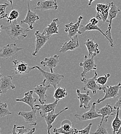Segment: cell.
Returning <instances> with one entry per match:
<instances>
[{
  "mask_svg": "<svg viewBox=\"0 0 121 134\" xmlns=\"http://www.w3.org/2000/svg\"><path fill=\"white\" fill-rule=\"evenodd\" d=\"M37 69L39 70L41 74L44 78L43 82L46 85H49L53 87L55 89L57 88V86L60 84L61 81L65 77L64 75H61L57 73H54L51 72H48L45 71L38 66Z\"/></svg>",
  "mask_w": 121,
  "mask_h": 134,
  "instance_id": "obj_2",
  "label": "cell"
},
{
  "mask_svg": "<svg viewBox=\"0 0 121 134\" xmlns=\"http://www.w3.org/2000/svg\"><path fill=\"white\" fill-rule=\"evenodd\" d=\"M10 115H11V113L8 108L7 104L1 101L0 102V117H4Z\"/></svg>",
  "mask_w": 121,
  "mask_h": 134,
  "instance_id": "obj_32",
  "label": "cell"
},
{
  "mask_svg": "<svg viewBox=\"0 0 121 134\" xmlns=\"http://www.w3.org/2000/svg\"></svg>",
  "mask_w": 121,
  "mask_h": 134,
  "instance_id": "obj_45",
  "label": "cell"
},
{
  "mask_svg": "<svg viewBox=\"0 0 121 134\" xmlns=\"http://www.w3.org/2000/svg\"><path fill=\"white\" fill-rule=\"evenodd\" d=\"M34 92V90L28 91L24 93V97L21 99H17L16 101L23 102L28 105L32 109L34 108L35 103L37 102V99L33 97Z\"/></svg>",
  "mask_w": 121,
  "mask_h": 134,
  "instance_id": "obj_26",
  "label": "cell"
},
{
  "mask_svg": "<svg viewBox=\"0 0 121 134\" xmlns=\"http://www.w3.org/2000/svg\"><path fill=\"white\" fill-rule=\"evenodd\" d=\"M13 63L14 67L12 71L15 74H27L38 67V66L30 67L26 63L21 60H15L13 61Z\"/></svg>",
  "mask_w": 121,
  "mask_h": 134,
  "instance_id": "obj_8",
  "label": "cell"
},
{
  "mask_svg": "<svg viewBox=\"0 0 121 134\" xmlns=\"http://www.w3.org/2000/svg\"><path fill=\"white\" fill-rule=\"evenodd\" d=\"M59 63V56L58 55H55L53 56L49 55L42 61H41L40 64L43 67H48L51 72H53L54 68L57 66Z\"/></svg>",
  "mask_w": 121,
  "mask_h": 134,
  "instance_id": "obj_23",
  "label": "cell"
},
{
  "mask_svg": "<svg viewBox=\"0 0 121 134\" xmlns=\"http://www.w3.org/2000/svg\"><path fill=\"white\" fill-rule=\"evenodd\" d=\"M107 122L104 121L102 123L100 122L98 125L97 128L94 133L95 134H108L106 127V123Z\"/></svg>",
  "mask_w": 121,
  "mask_h": 134,
  "instance_id": "obj_35",
  "label": "cell"
},
{
  "mask_svg": "<svg viewBox=\"0 0 121 134\" xmlns=\"http://www.w3.org/2000/svg\"><path fill=\"white\" fill-rule=\"evenodd\" d=\"M20 14L19 12L16 9H13L9 13V14L8 15V17L6 18L7 21L6 22L11 23L13 21L16 20L19 17Z\"/></svg>",
  "mask_w": 121,
  "mask_h": 134,
  "instance_id": "obj_33",
  "label": "cell"
},
{
  "mask_svg": "<svg viewBox=\"0 0 121 134\" xmlns=\"http://www.w3.org/2000/svg\"><path fill=\"white\" fill-rule=\"evenodd\" d=\"M120 109L117 108L116 110V117L112 121L111 123V127L113 131V134H117L119 131L121 125V120L119 117Z\"/></svg>",
  "mask_w": 121,
  "mask_h": 134,
  "instance_id": "obj_30",
  "label": "cell"
},
{
  "mask_svg": "<svg viewBox=\"0 0 121 134\" xmlns=\"http://www.w3.org/2000/svg\"><path fill=\"white\" fill-rule=\"evenodd\" d=\"M51 86L49 85H46L43 82L39 85H37L34 88V91L38 96V100L41 104H45L47 101L48 96L47 95V91L48 89L51 88Z\"/></svg>",
  "mask_w": 121,
  "mask_h": 134,
  "instance_id": "obj_16",
  "label": "cell"
},
{
  "mask_svg": "<svg viewBox=\"0 0 121 134\" xmlns=\"http://www.w3.org/2000/svg\"><path fill=\"white\" fill-rule=\"evenodd\" d=\"M9 4L8 3H5L4 4L0 5V19H3L4 18H7L8 15L6 13V9L8 7Z\"/></svg>",
  "mask_w": 121,
  "mask_h": 134,
  "instance_id": "obj_36",
  "label": "cell"
},
{
  "mask_svg": "<svg viewBox=\"0 0 121 134\" xmlns=\"http://www.w3.org/2000/svg\"><path fill=\"white\" fill-rule=\"evenodd\" d=\"M58 7L57 0H44L38 1L35 10L45 11L49 10H56Z\"/></svg>",
  "mask_w": 121,
  "mask_h": 134,
  "instance_id": "obj_18",
  "label": "cell"
},
{
  "mask_svg": "<svg viewBox=\"0 0 121 134\" xmlns=\"http://www.w3.org/2000/svg\"><path fill=\"white\" fill-rule=\"evenodd\" d=\"M96 102H93L90 109L83 114H75L74 117L80 121H85L91 120L102 116L99 114L96 109Z\"/></svg>",
  "mask_w": 121,
  "mask_h": 134,
  "instance_id": "obj_9",
  "label": "cell"
},
{
  "mask_svg": "<svg viewBox=\"0 0 121 134\" xmlns=\"http://www.w3.org/2000/svg\"><path fill=\"white\" fill-rule=\"evenodd\" d=\"M27 8L28 10L26 17L24 20L21 21L20 23L21 24H27L28 25V27L26 29L29 32V31L33 30L34 29V25L39 20V17L37 15L36 12L31 10L28 2L27 3Z\"/></svg>",
  "mask_w": 121,
  "mask_h": 134,
  "instance_id": "obj_11",
  "label": "cell"
},
{
  "mask_svg": "<svg viewBox=\"0 0 121 134\" xmlns=\"http://www.w3.org/2000/svg\"><path fill=\"white\" fill-rule=\"evenodd\" d=\"M96 56L95 54L91 56H87L86 55L84 57V61L80 63L79 66L83 68V71L81 73L80 76H86L88 72H91L92 71H96L97 70V66L95 63L94 57Z\"/></svg>",
  "mask_w": 121,
  "mask_h": 134,
  "instance_id": "obj_7",
  "label": "cell"
},
{
  "mask_svg": "<svg viewBox=\"0 0 121 134\" xmlns=\"http://www.w3.org/2000/svg\"><path fill=\"white\" fill-rule=\"evenodd\" d=\"M99 20L95 17V18H91L90 21H89V22H90L91 23H92V24H94V25H97L98 23H99Z\"/></svg>",
  "mask_w": 121,
  "mask_h": 134,
  "instance_id": "obj_39",
  "label": "cell"
},
{
  "mask_svg": "<svg viewBox=\"0 0 121 134\" xmlns=\"http://www.w3.org/2000/svg\"><path fill=\"white\" fill-rule=\"evenodd\" d=\"M13 77L11 75H3L1 74L0 90L1 94L6 93L9 90H14L16 88L15 85L13 83Z\"/></svg>",
  "mask_w": 121,
  "mask_h": 134,
  "instance_id": "obj_14",
  "label": "cell"
},
{
  "mask_svg": "<svg viewBox=\"0 0 121 134\" xmlns=\"http://www.w3.org/2000/svg\"><path fill=\"white\" fill-rule=\"evenodd\" d=\"M84 44L86 47L89 56L93 54L97 55L100 53L98 43H95L93 39H88Z\"/></svg>",
  "mask_w": 121,
  "mask_h": 134,
  "instance_id": "obj_28",
  "label": "cell"
},
{
  "mask_svg": "<svg viewBox=\"0 0 121 134\" xmlns=\"http://www.w3.org/2000/svg\"><path fill=\"white\" fill-rule=\"evenodd\" d=\"M83 18L84 17L82 16H80L78 17L77 22L75 23L70 22L65 24V31L68 33V37L70 39L75 35H77V34H79L81 22Z\"/></svg>",
  "mask_w": 121,
  "mask_h": 134,
  "instance_id": "obj_15",
  "label": "cell"
},
{
  "mask_svg": "<svg viewBox=\"0 0 121 134\" xmlns=\"http://www.w3.org/2000/svg\"><path fill=\"white\" fill-rule=\"evenodd\" d=\"M120 12V10L118 8V7L113 2H112L111 6L109 10L108 17L106 21V22L108 23V30L105 32V34H106V35L107 36V37L109 39V42L110 43V46L112 48L114 47L113 40L112 37V34H111L112 21L114 19H115L116 17H117V15Z\"/></svg>",
  "mask_w": 121,
  "mask_h": 134,
  "instance_id": "obj_3",
  "label": "cell"
},
{
  "mask_svg": "<svg viewBox=\"0 0 121 134\" xmlns=\"http://www.w3.org/2000/svg\"><path fill=\"white\" fill-rule=\"evenodd\" d=\"M36 131V129H28L23 125H14L13 131L11 133L13 134H34Z\"/></svg>",
  "mask_w": 121,
  "mask_h": 134,
  "instance_id": "obj_29",
  "label": "cell"
},
{
  "mask_svg": "<svg viewBox=\"0 0 121 134\" xmlns=\"http://www.w3.org/2000/svg\"><path fill=\"white\" fill-rule=\"evenodd\" d=\"M92 124L91 123H89L88 126L83 129H82L79 131H78V134H88L90 133V131L91 129Z\"/></svg>",
  "mask_w": 121,
  "mask_h": 134,
  "instance_id": "obj_37",
  "label": "cell"
},
{
  "mask_svg": "<svg viewBox=\"0 0 121 134\" xmlns=\"http://www.w3.org/2000/svg\"><path fill=\"white\" fill-rule=\"evenodd\" d=\"M79 47V39L77 35H75L71 38L70 40L68 42H65L61 46L59 50L60 53H65L69 51L75 50Z\"/></svg>",
  "mask_w": 121,
  "mask_h": 134,
  "instance_id": "obj_19",
  "label": "cell"
},
{
  "mask_svg": "<svg viewBox=\"0 0 121 134\" xmlns=\"http://www.w3.org/2000/svg\"><path fill=\"white\" fill-rule=\"evenodd\" d=\"M110 74L109 73H107L104 74V75L100 76L96 79V82L100 86H104L107 83L108 79L110 77Z\"/></svg>",
  "mask_w": 121,
  "mask_h": 134,
  "instance_id": "obj_34",
  "label": "cell"
},
{
  "mask_svg": "<svg viewBox=\"0 0 121 134\" xmlns=\"http://www.w3.org/2000/svg\"><path fill=\"white\" fill-rule=\"evenodd\" d=\"M113 107L116 109H117V108H119L121 110V97H120L119 99L116 102Z\"/></svg>",
  "mask_w": 121,
  "mask_h": 134,
  "instance_id": "obj_38",
  "label": "cell"
},
{
  "mask_svg": "<svg viewBox=\"0 0 121 134\" xmlns=\"http://www.w3.org/2000/svg\"><path fill=\"white\" fill-rule=\"evenodd\" d=\"M76 94L78 99L79 100V108H84V109H90L91 107L90 102L92 100L89 95V91H87L86 93H82L78 89L76 90Z\"/></svg>",
  "mask_w": 121,
  "mask_h": 134,
  "instance_id": "obj_24",
  "label": "cell"
},
{
  "mask_svg": "<svg viewBox=\"0 0 121 134\" xmlns=\"http://www.w3.org/2000/svg\"><path fill=\"white\" fill-rule=\"evenodd\" d=\"M23 50V48L17 47L15 42L9 43L1 48L0 57L6 59H11L17 57L18 52Z\"/></svg>",
  "mask_w": 121,
  "mask_h": 134,
  "instance_id": "obj_4",
  "label": "cell"
},
{
  "mask_svg": "<svg viewBox=\"0 0 121 134\" xmlns=\"http://www.w3.org/2000/svg\"><path fill=\"white\" fill-rule=\"evenodd\" d=\"M68 96V92L65 88L58 87L55 89L53 97L55 100H60L65 98Z\"/></svg>",
  "mask_w": 121,
  "mask_h": 134,
  "instance_id": "obj_31",
  "label": "cell"
},
{
  "mask_svg": "<svg viewBox=\"0 0 121 134\" xmlns=\"http://www.w3.org/2000/svg\"><path fill=\"white\" fill-rule=\"evenodd\" d=\"M97 77V72H94V75L92 78L87 79L86 76H80L81 82L84 84L83 88L84 91L87 90H91L93 94H96L98 90H102V87L100 86L96 82Z\"/></svg>",
  "mask_w": 121,
  "mask_h": 134,
  "instance_id": "obj_6",
  "label": "cell"
},
{
  "mask_svg": "<svg viewBox=\"0 0 121 134\" xmlns=\"http://www.w3.org/2000/svg\"><path fill=\"white\" fill-rule=\"evenodd\" d=\"M119 33L120 34H121V31H119Z\"/></svg>",
  "mask_w": 121,
  "mask_h": 134,
  "instance_id": "obj_43",
  "label": "cell"
},
{
  "mask_svg": "<svg viewBox=\"0 0 121 134\" xmlns=\"http://www.w3.org/2000/svg\"><path fill=\"white\" fill-rule=\"evenodd\" d=\"M7 1H8V2L10 3V4L11 7L13 8V1H14V0H7Z\"/></svg>",
  "mask_w": 121,
  "mask_h": 134,
  "instance_id": "obj_41",
  "label": "cell"
},
{
  "mask_svg": "<svg viewBox=\"0 0 121 134\" xmlns=\"http://www.w3.org/2000/svg\"><path fill=\"white\" fill-rule=\"evenodd\" d=\"M38 110L34 108L30 111H20L18 115L23 118L25 122L30 126H36L37 124V117L36 112Z\"/></svg>",
  "mask_w": 121,
  "mask_h": 134,
  "instance_id": "obj_17",
  "label": "cell"
},
{
  "mask_svg": "<svg viewBox=\"0 0 121 134\" xmlns=\"http://www.w3.org/2000/svg\"><path fill=\"white\" fill-rule=\"evenodd\" d=\"M1 30H3L7 35L13 40L20 41L27 37L26 32L28 31L24 29L18 23L17 20L10 23L7 25H1Z\"/></svg>",
  "mask_w": 121,
  "mask_h": 134,
  "instance_id": "obj_1",
  "label": "cell"
},
{
  "mask_svg": "<svg viewBox=\"0 0 121 134\" xmlns=\"http://www.w3.org/2000/svg\"><path fill=\"white\" fill-rule=\"evenodd\" d=\"M94 1H95V0H88V1H89L88 4V6H91V5H92V3Z\"/></svg>",
  "mask_w": 121,
  "mask_h": 134,
  "instance_id": "obj_40",
  "label": "cell"
},
{
  "mask_svg": "<svg viewBox=\"0 0 121 134\" xmlns=\"http://www.w3.org/2000/svg\"><path fill=\"white\" fill-rule=\"evenodd\" d=\"M111 3L112 2L106 4L99 3L96 5V10L97 12L96 18L99 20L102 21L103 23L106 22L109 15Z\"/></svg>",
  "mask_w": 121,
  "mask_h": 134,
  "instance_id": "obj_13",
  "label": "cell"
},
{
  "mask_svg": "<svg viewBox=\"0 0 121 134\" xmlns=\"http://www.w3.org/2000/svg\"><path fill=\"white\" fill-rule=\"evenodd\" d=\"M121 82L113 86H107L102 87V90L104 91V97L96 100L97 104H100L104 100L109 99H114L117 98L119 94V91L121 89Z\"/></svg>",
  "mask_w": 121,
  "mask_h": 134,
  "instance_id": "obj_5",
  "label": "cell"
},
{
  "mask_svg": "<svg viewBox=\"0 0 121 134\" xmlns=\"http://www.w3.org/2000/svg\"><path fill=\"white\" fill-rule=\"evenodd\" d=\"M121 134V127H120V129H119V131L117 132V134Z\"/></svg>",
  "mask_w": 121,
  "mask_h": 134,
  "instance_id": "obj_42",
  "label": "cell"
},
{
  "mask_svg": "<svg viewBox=\"0 0 121 134\" xmlns=\"http://www.w3.org/2000/svg\"><path fill=\"white\" fill-rule=\"evenodd\" d=\"M54 134H78V130L72 127V123L68 119L63 120L59 128H54L53 130Z\"/></svg>",
  "mask_w": 121,
  "mask_h": 134,
  "instance_id": "obj_10",
  "label": "cell"
},
{
  "mask_svg": "<svg viewBox=\"0 0 121 134\" xmlns=\"http://www.w3.org/2000/svg\"><path fill=\"white\" fill-rule=\"evenodd\" d=\"M36 42H35V49L34 52L32 53V56L36 57L37 54L46 44V43L50 39L51 37L45 35L42 33H41L39 31L35 32Z\"/></svg>",
  "mask_w": 121,
  "mask_h": 134,
  "instance_id": "obj_12",
  "label": "cell"
},
{
  "mask_svg": "<svg viewBox=\"0 0 121 134\" xmlns=\"http://www.w3.org/2000/svg\"><path fill=\"white\" fill-rule=\"evenodd\" d=\"M99 31L102 34L104 37L108 40H109L108 37L106 35V34L103 32V31L101 29V28L97 26V25H94L91 23L90 22H88V24H87L86 25H80V29H79V34L82 35L83 34L85 33L86 32H90V31Z\"/></svg>",
  "mask_w": 121,
  "mask_h": 134,
  "instance_id": "obj_27",
  "label": "cell"
},
{
  "mask_svg": "<svg viewBox=\"0 0 121 134\" xmlns=\"http://www.w3.org/2000/svg\"><path fill=\"white\" fill-rule=\"evenodd\" d=\"M69 109L68 107H66L65 108L60 111L58 113L55 114V110H52L51 112L49 113L47 115L44 116L43 118L44 119V120L47 124V130H48V134H51V130L53 127V124L55 122V120L57 119L60 114L63 113L66 110Z\"/></svg>",
  "mask_w": 121,
  "mask_h": 134,
  "instance_id": "obj_21",
  "label": "cell"
},
{
  "mask_svg": "<svg viewBox=\"0 0 121 134\" xmlns=\"http://www.w3.org/2000/svg\"><path fill=\"white\" fill-rule=\"evenodd\" d=\"M30 1H32V0H30Z\"/></svg>",
  "mask_w": 121,
  "mask_h": 134,
  "instance_id": "obj_44",
  "label": "cell"
},
{
  "mask_svg": "<svg viewBox=\"0 0 121 134\" xmlns=\"http://www.w3.org/2000/svg\"><path fill=\"white\" fill-rule=\"evenodd\" d=\"M59 101V100H55L54 102L50 104H36L35 105L34 107L37 110H40V115L41 118H43L44 116L47 115L49 113L55 109Z\"/></svg>",
  "mask_w": 121,
  "mask_h": 134,
  "instance_id": "obj_20",
  "label": "cell"
},
{
  "mask_svg": "<svg viewBox=\"0 0 121 134\" xmlns=\"http://www.w3.org/2000/svg\"><path fill=\"white\" fill-rule=\"evenodd\" d=\"M116 110L117 109H114V107L113 108L110 105L108 104H106L105 106L102 107L101 108L97 109L98 114L102 116L100 122L102 123L104 121L107 122L108 119L109 118L116 114V113H115Z\"/></svg>",
  "mask_w": 121,
  "mask_h": 134,
  "instance_id": "obj_22",
  "label": "cell"
},
{
  "mask_svg": "<svg viewBox=\"0 0 121 134\" xmlns=\"http://www.w3.org/2000/svg\"><path fill=\"white\" fill-rule=\"evenodd\" d=\"M59 19L55 18L51 23L44 29L42 34L50 37L53 35L58 34L59 33Z\"/></svg>",
  "mask_w": 121,
  "mask_h": 134,
  "instance_id": "obj_25",
  "label": "cell"
}]
</instances>
